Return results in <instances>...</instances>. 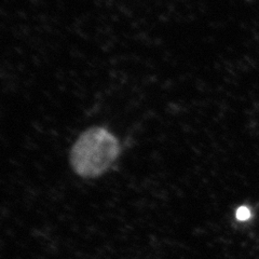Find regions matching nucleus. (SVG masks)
<instances>
[{
	"label": "nucleus",
	"instance_id": "obj_1",
	"mask_svg": "<svg viewBox=\"0 0 259 259\" xmlns=\"http://www.w3.org/2000/svg\"><path fill=\"white\" fill-rule=\"evenodd\" d=\"M120 152V143L109 130L92 126L81 133L72 145L70 166L79 177L93 180L109 171Z\"/></svg>",
	"mask_w": 259,
	"mask_h": 259
},
{
	"label": "nucleus",
	"instance_id": "obj_2",
	"mask_svg": "<svg viewBox=\"0 0 259 259\" xmlns=\"http://www.w3.org/2000/svg\"><path fill=\"white\" fill-rule=\"evenodd\" d=\"M249 217H250V212L247 207L242 206L238 209V212H237L238 221H246Z\"/></svg>",
	"mask_w": 259,
	"mask_h": 259
}]
</instances>
